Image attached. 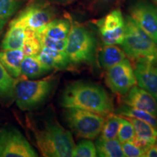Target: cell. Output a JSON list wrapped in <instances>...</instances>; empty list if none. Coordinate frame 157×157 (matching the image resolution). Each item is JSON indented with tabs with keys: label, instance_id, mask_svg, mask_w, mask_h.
I'll return each mask as SVG.
<instances>
[{
	"label": "cell",
	"instance_id": "cell-27",
	"mask_svg": "<svg viewBox=\"0 0 157 157\" xmlns=\"http://www.w3.org/2000/svg\"><path fill=\"white\" fill-rule=\"evenodd\" d=\"M72 156L75 157H94L97 156L95 146L90 139L82 140L75 146Z\"/></svg>",
	"mask_w": 157,
	"mask_h": 157
},
{
	"label": "cell",
	"instance_id": "cell-26",
	"mask_svg": "<svg viewBox=\"0 0 157 157\" xmlns=\"http://www.w3.org/2000/svg\"><path fill=\"white\" fill-rule=\"evenodd\" d=\"M42 46L34 31L28 30L27 36L21 50L25 56H36L41 50Z\"/></svg>",
	"mask_w": 157,
	"mask_h": 157
},
{
	"label": "cell",
	"instance_id": "cell-33",
	"mask_svg": "<svg viewBox=\"0 0 157 157\" xmlns=\"http://www.w3.org/2000/svg\"><path fill=\"white\" fill-rule=\"evenodd\" d=\"M125 0H117V1H116V6H117L118 5H121V3L122 2H124Z\"/></svg>",
	"mask_w": 157,
	"mask_h": 157
},
{
	"label": "cell",
	"instance_id": "cell-4",
	"mask_svg": "<svg viewBox=\"0 0 157 157\" xmlns=\"http://www.w3.org/2000/svg\"><path fill=\"white\" fill-rule=\"evenodd\" d=\"M71 26L65 52L71 65L91 64L95 60L97 44L93 33L87 27L69 18Z\"/></svg>",
	"mask_w": 157,
	"mask_h": 157
},
{
	"label": "cell",
	"instance_id": "cell-14",
	"mask_svg": "<svg viewBox=\"0 0 157 157\" xmlns=\"http://www.w3.org/2000/svg\"><path fill=\"white\" fill-rule=\"evenodd\" d=\"M126 118L132 124L134 127L135 138L133 142L146 151L149 146L157 140V129L146 121L135 118Z\"/></svg>",
	"mask_w": 157,
	"mask_h": 157
},
{
	"label": "cell",
	"instance_id": "cell-24",
	"mask_svg": "<svg viewBox=\"0 0 157 157\" xmlns=\"http://www.w3.org/2000/svg\"><path fill=\"white\" fill-rule=\"evenodd\" d=\"M117 114L121 116V117L135 118V119L146 121L157 129V118L154 117L151 113L146 112V111L134 109V108L128 106L124 104L117 109Z\"/></svg>",
	"mask_w": 157,
	"mask_h": 157
},
{
	"label": "cell",
	"instance_id": "cell-20",
	"mask_svg": "<svg viewBox=\"0 0 157 157\" xmlns=\"http://www.w3.org/2000/svg\"><path fill=\"white\" fill-rule=\"evenodd\" d=\"M52 70L41 62L36 56H25L21 64V76L26 78H37Z\"/></svg>",
	"mask_w": 157,
	"mask_h": 157
},
{
	"label": "cell",
	"instance_id": "cell-16",
	"mask_svg": "<svg viewBox=\"0 0 157 157\" xmlns=\"http://www.w3.org/2000/svg\"><path fill=\"white\" fill-rule=\"evenodd\" d=\"M28 30L21 23L12 20L9 23L8 30L2 39V50H19L23 47Z\"/></svg>",
	"mask_w": 157,
	"mask_h": 157
},
{
	"label": "cell",
	"instance_id": "cell-8",
	"mask_svg": "<svg viewBox=\"0 0 157 157\" xmlns=\"http://www.w3.org/2000/svg\"><path fill=\"white\" fill-rule=\"evenodd\" d=\"M37 153L22 133L13 127L0 129V157H35Z\"/></svg>",
	"mask_w": 157,
	"mask_h": 157
},
{
	"label": "cell",
	"instance_id": "cell-25",
	"mask_svg": "<svg viewBox=\"0 0 157 157\" xmlns=\"http://www.w3.org/2000/svg\"><path fill=\"white\" fill-rule=\"evenodd\" d=\"M121 117L113 113L107 115L101 129V137L103 139H115L117 137L118 132L121 124Z\"/></svg>",
	"mask_w": 157,
	"mask_h": 157
},
{
	"label": "cell",
	"instance_id": "cell-9",
	"mask_svg": "<svg viewBox=\"0 0 157 157\" xmlns=\"http://www.w3.org/2000/svg\"><path fill=\"white\" fill-rule=\"evenodd\" d=\"M93 23L98 28L104 44H121L124 36L125 21L120 10H113L102 18L94 20Z\"/></svg>",
	"mask_w": 157,
	"mask_h": 157
},
{
	"label": "cell",
	"instance_id": "cell-10",
	"mask_svg": "<svg viewBox=\"0 0 157 157\" xmlns=\"http://www.w3.org/2000/svg\"><path fill=\"white\" fill-rule=\"evenodd\" d=\"M105 84L113 93L124 95L136 84L134 69L128 59L106 70Z\"/></svg>",
	"mask_w": 157,
	"mask_h": 157
},
{
	"label": "cell",
	"instance_id": "cell-19",
	"mask_svg": "<svg viewBox=\"0 0 157 157\" xmlns=\"http://www.w3.org/2000/svg\"><path fill=\"white\" fill-rule=\"evenodd\" d=\"M18 78L13 77L0 62V103L8 105L15 101V88Z\"/></svg>",
	"mask_w": 157,
	"mask_h": 157
},
{
	"label": "cell",
	"instance_id": "cell-29",
	"mask_svg": "<svg viewBox=\"0 0 157 157\" xmlns=\"http://www.w3.org/2000/svg\"><path fill=\"white\" fill-rule=\"evenodd\" d=\"M36 34V37L38 38L42 47H45V48L54 49V50H65L66 43H67V39L58 40V39L48 38V37L42 36V35H38L36 34Z\"/></svg>",
	"mask_w": 157,
	"mask_h": 157
},
{
	"label": "cell",
	"instance_id": "cell-17",
	"mask_svg": "<svg viewBox=\"0 0 157 157\" xmlns=\"http://www.w3.org/2000/svg\"><path fill=\"white\" fill-rule=\"evenodd\" d=\"M25 55L19 50H2L0 51V62L7 72L14 78L21 77V64Z\"/></svg>",
	"mask_w": 157,
	"mask_h": 157
},
{
	"label": "cell",
	"instance_id": "cell-28",
	"mask_svg": "<svg viewBox=\"0 0 157 157\" xmlns=\"http://www.w3.org/2000/svg\"><path fill=\"white\" fill-rule=\"evenodd\" d=\"M118 140L120 143L133 141L135 138V129L132 124L126 117H121V124L118 132Z\"/></svg>",
	"mask_w": 157,
	"mask_h": 157
},
{
	"label": "cell",
	"instance_id": "cell-34",
	"mask_svg": "<svg viewBox=\"0 0 157 157\" xmlns=\"http://www.w3.org/2000/svg\"><path fill=\"white\" fill-rule=\"evenodd\" d=\"M152 1L154 2L155 4H156V5H157V0H152Z\"/></svg>",
	"mask_w": 157,
	"mask_h": 157
},
{
	"label": "cell",
	"instance_id": "cell-30",
	"mask_svg": "<svg viewBox=\"0 0 157 157\" xmlns=\"http://www.w3.org/2000/svg\"><path fill=\"white\" fill-rule=\"evenodd\" d=\"M121 148H122L124 155L127 157H141L145 156L144 148L137 146L133 141H127V142L121 143Z\"/></svg>",
	"mask_w": 157,
	"mask_h": 157
},
{
	"label": "cell",
	"instance_id": "cell-23",
	"mask_svg": "<svg viewBox=\"0 0 157 157\" xmlns=\"http://www.w3.org/2000/svg\"><path fill=\"white\" fill-rule=\"evenodd\" d=\"M29 0H0V33L22 6Z\"/></svg>",
	"mask_w": 157,
	"mask_h": 157
},
{
	"label": "cell",
	"instance_id": "cell-2",
	"mask_svg": "<svg viewBox=\"0 0 157 157\" xmlns=\"http://www.w3.org/2000/svg\"><path fill=\"white\" fill-rule=\"evenodd\" d=\"M60 104L65 109H80L105 116L112 113L113 104L105 90L98 84L76 82L66 87Z\"/></svg>",
	"mask_w": 157,
	"mask_h": 157
},
{
	"label": "cell",
	"instance_id": "cell-11",
	"mask_svg": "<svg viewBox=\"0 0 157 157\" xmlns=\"http://www.w3.org/2000/svg\"><path fill=\"white\" fill-rule=\"evenodd\" d=\"M129 17L157 44V7L146 0H139L129 8Z\"/></svg>",
	"mask_w": 157,
	"mask_h": 157
},
{
	"label": "cell",
	"instance_id": "cell-7",
	"mask_svg": "<svg viewBox=\"0 0 157 157\" xmlns=\"http://www.w3.org/2000/svg\"><path fill=\"white\" fill-rule=\"evenodd\" d=\"M56 17V12L46 0H29L22 10L13 20L27 30L35 31L42 28Z\"/></svg>",
	"mask_w": 157,
	"mask_h": 157
},
{
	"label": "cell",
	"instance_id": "cell-31",
	"mask_svg": "<svg viewBox=\"0 0 157 157\" xmlns=\"http://www.w3.org/2000/svg\"><path fill=\"white\" fill-rule=\"evenodd\" d=\"M117 0H90L89 4V10L93 13H98L111 7L113 4H115Z\"/></svg>",
	"mask_w": 157,
	"mask_h": 157
},
{
	"label": "cell",
	"instance_id": "cell-21",
	"mask_svg": "<svg viewBox=\"0 0 157 157\" xmlns=\"http://www.w3.org/2000/svg\"><path fill=\"white\" fill-rule=\"evenodd\" d=\"M126 58L124 51L113 44L105 45L99 55V61L102 68L107 70Z\"/></svg>",
	"mask_w": 157,
	"mask_h": 157
},
{
	"label": "cell",
	"instance_id": "cell-32",
	"mask_svg": "<svg viewBox=\"0 0 157 157\" xmlns=\"http://www.w3.org/2000/svg\"><path fill=\"white\" fill-rule=\"evenodd\" d=\"M145 156L157 157V140L146 149Z\"/></svg>",
	"mask_w": 157,
	"mask_h": 157
},
{
	"label": "cell",
	"instance_id": "cell-15",
	"mask_svg": "<svg viewBox=\"0 0 157 157\" xmlns=\"http://www.w3.org/2000/svg\"><path fill=\"white\" fill-rule=\"evenodd\" d=\"M36 57L52 69L63 70L71 66L65 50H58L42 47Z\"/></svg>",
	"mask_w": 157,
	"mask_h": 157
},
{
	"label": "cell",
	"instance_id": "cell-3",
	"mask_svg": "<svg viewBox=\"0 0 157 157\" xmlns=\"http://www.w3.org/2000/svg\"><path fill=\"white\" fill-rule=\"evenodd\" d=\"M124 21V36L121 45L126 56L135 63L157 64V44L130 17L127 16Z\"/></svg>",
	"mask_w": 157,
	"mask_h": 157
},
{
	"label": "cell",
	"instance_id": "cell-5",
	"mask_svg": "<svg viewBox=\"0 0 157 157\" xmlns=\"http://www.w3.org/2000/svg\"><path fill=\"white\" fill-rule=\"evenodd\" d=\"M54 74L39 80L18 78L15 88V101L22 111L36 109L46 101L56 85Z\"/></svg>",
	"mask_w": 157,
	"mask_h": 157
},
{
	"label": "cell",
	"instance_id": "cell-12",
	"mask_svg": "<svg viewBox=\"0 0 157 157\" xmlns=\"http://www.w3.org/2000/svg\"><path fill=\"white\" fill-rule=\"evenodd\" d=\"M125 95L123 99L124 104L146 111L157 118V101L148 92L134 86Z\"/></svg>",
	"mask_w": 157,
	"mask_h": 157
},
{
	"label": "cell",
	"instance_id": "cell-13",
	"mask_svg": "<svg viewBox=\"0 0 157 157\" xmlns=\"http://www.w3.org/2000/svg\"><path fill=\"white\" fill-rule=\"evenodd\" d=\"M134 72L139 87L148 92L157 101V64L136 63Z\"/></svg>",
	"mask_w": 157,
	"mask_h": 157
},
{
	"label": "cell",
	"instance_id": "cell-18",
	"mask_svg": "<svg viewBox=\"0 0 157 157\" xmlns=\"http://www.w3.org/2000/svg\"><path fill=\"white\" fill-rule=\"evenodd\" d=\"M70 26L69 18L54 19L42 28L35 31V34L47 36L50 39L62 40L67 39Z\"/></svg>",
	"mask_w": 157,
	"mask_h": 157
},
{
	"label": "cell",
	"instance_id": "cell-1",
	"mask_svg": "<svg viewBox=\"0 0 157 157\" xmlns=\"http://www.w3.org/2000/svg\"><path fill=\"white\" fill-rule=\"evenodd\" d=\"M28 126L33 132L35 143L42 156H72L75 143L71 133L66 130L53 116L44 118L41 126L28 118Z\"/></svg>",
	"mask_w": 157,
	"mask_h": 157
},
{
	"label": "cell",
	"instance_id": "cell-22",
	"mask_svg": "<svg viewBox=\"0 0 157 157\" xmlns=\"http://www.w3.org/2000/svg\"><path fill=\"white\" fill-rule=\"evenodd\" d=\"M97 156L101 157H123L121 143L118 139H103L100 137L95 145Z\"/></svg>",
	"mask_w": 157,
	"mask_h": 157
},
{
	"label": "cell",
	"instance_id": "cell-6",
	"mask_svg": "<svg viewBox=\"0 0 157 157\" xmlns=\"http://www.w3.org/2000/svg\"><path fill=\"white\" fill-rule=\"evenodd\" d=\"M65 120L76 136L93 140L101 132L105 121L103 115L80 109H66Z\"/></svg>",
	"mask_w": 157,
	"mask_h": 157
}]
</instances>
